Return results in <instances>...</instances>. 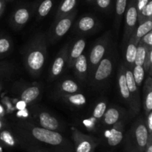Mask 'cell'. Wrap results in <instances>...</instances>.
<instances>
[{"label": "cell", "mask_w": 152, "mask_h": 152, "mask_svg": "<svg viewBox=\"0 0 152 152\" xmlns=\"http://www.w3.org/2000/svg\"><path fill=\"white\" fill-rule=\"evenodd\" d=\"M13 132L19 148L28 152H74L71 141L58 132L28 123L18 125Z\"/></svg>", "instance_id": "1"}, {"label": "cell", "mask_w": 152, "mask_h": 152, "mask_svg": "<svg viewBox=\"0 0 152 152\" xmlns=\"http://www.w3.org/2000/svg\"><path fill=\"white\" fill-rule=\"evenodd\" d=\"M46 56V39L43 34H38L28 43L24 53V62L27 71L34 77L39 75L44 68Z\"/></svg>", "instance_id": "2"}, {"label": "cell", "mask_w": 152, "mask_h": 152, "mask_svg": "<svg viewBox=\"0 0 152 152\" xmlns=\"http://www.w3.org/2000/svg\"><path fill=\"white\" fill-rule=\"evenodd\" d=\"M145 120L138 118L123 138L124 152H143L149 137Z\"/></svg>", "instance_id": "3"}, {"label": "cell", "mask_w": 152, "mask_h": 152, "mask_svg": "<svg viewBox=\"0 0 152 152\" xmlns=\"http://www.w3.org/2000/svg\"><path fill=\"white\" fill-rule=\"evenodd\" d=\"M111 36L109 32L105 33L104 35L99 37L92 46L89 53L88 59V77L91 76L96 65L99 64L101 59L105 56L109 49L111 45Z\"/></svg>", "instance_id": "4"}, {"label": "cell", "mask_w": 152, "mask_h": 152, "mask_svg": "<svg viewBox=\"0 0 152 152\" xmlns=\"http://www.w3.org/2000/svg\"><path fill=\"white\" fill-rule=\"evenodd\" d=\"M114 56L108 49V52L100 60L94 71L92 73L91 79V84L94 86H99L103 85L110 77L114 70Z\"/></svg>", "instance_id": "5"}, {"label": "cell", "mask_w": 152, "mask_h": 152, "mask_svg": "<svg viewBox=\"0 0 152 152\" xmlns=\"http://www.w3.org/2000/svg\"><path fill=\"white\" fill-rule=\"evenodd\" d=\"M71 136L74 152H95L100 144V140L96 137L86 134L75 127H71Z\"/></svg>", "instance_id": "6"}, {"label": "cell", "mask_w": 152, "mask_h": 152, "mask_svg": "<svg viewBox=\"0 0 152 152\" xmlns=\"http://www.w3.org/2000/svg\"><path fill=\"white\" fill-rule=\"evenodd\" d=\"M125 29L123 34V47H126L129 38L137 26V0H130L125 12Z\"/></svg>", "instance_id": "7"}, {"label": "cell", "mask_w": 152, "mask_h": 152, "mask_svg": "<svg viewBox=\"0 0 152 152\" xmlns=\"http://www.w3.org/2000/svg\"><path fill=\"white\" fill-rule=\"evenodd\" d=\"M125 74H126V83L131 97V103L129 105L130 112L132 116L135 117L139 114L140 110V96L139 90L135 83L132 71L126 65H125Z\"/></svg>", "instance_id": "8"}, {"label": "cell", "mask_w": 152, "mask_h": 152, "mask_svg": "<svg viewBox=\"0 0 152 152\" xmlns=\"http://www.w3.org/2000/svg\"><path fill=\"white\" fill-rule=\"evenodd\" d=\"M76 16V11L73 10L71 13L56 19L54 25L51 29V33L49 34V41L50 42H54L58 41L59 39L62 38L63 36L71 28L74 19Z\"/></svg>", "instance_id": "9"}, {"label": "cell", "mask_w": 152, "mask_h": 152, "mask_svg": "<svg viewBox=\"0 0 152 152\" xmlns=\"http://www.w3.org/2000/svg\"><path fill=\"white\" fill-rule=\"evenodd\" d=\"M125 135V124L123 120H120L111 126L109 130L103 134L102 142L109 148H116L123 142Z\"/></svg>", "instance_id": "10"}, {"label": "cell", "mask_w": 152, "mask_h": 152, "mask_svg": "<svg viewBox=\"0 0 152 152\" xmlns=\"http://www.w3.org/2000/svg\"><path fill=\"white\" fill-rule=\"evenodd\" d=\"M68 53H69V47L68 45H65L61 49L52 65L50 71V79H55L60 75L67 64Z\"/></svg>", "instance_id": "11"}, {"label": "cell", "mask_w": 152, "mask_h": 152, "mask_svg": "<svg viewBox=\"0 0 152 152\" xmlns=\"http://www.w3.org/2000/svg\"><path fill=\"white\" fill-rule=\"evenodd\" d=\"M37 120L39 126L43 129L58 132L61 130V124L59 120L50 113L46 111L39 113Z\"/></svg>", "instance_id": "12"}, {"label": "cell", "mask_w": 152, "mask_h": 152, "mask_svg": "<svg viewBox=\"0 0 152 152\" xmlns=\"http://www.w3.org/2000/svg\"><path fill=\"white\" fill-rule=\"evenodd\" d=\"M31 13L29 9L25 7H19L12 15L10 25L14 29H19L28 22Z\"/></svg>", "instance_id": "13"}, {"label": "cell", "mask_w": 152, "mask_h": 152, "mask_svg": "<svg viewBox=\"0 0 152 152\" xmlns=\"http://www.w3.org/2000/svg\"><path fill=\"white\" fill-rule=\"evenodd\" d=\"M0 144L7 149L11 150L19 148V140L14 132L4 128L0 132Z\"/></svg>", "instance_id": "14"}, {"label": "cell", "mask_w": 152, "mask_h": 152, "mask_svg": "<svg viewBox=\"0 0 152 152\" xmlns=\"http://www.w3.org/2000/svg\"><path fill=\"white\" fill-rule=\"evenodd\" d=\"M97 20L94 16L86 15L80 18L77 24V30L82 34H90L98 27Z\"/></svg>", "instance_id": "15"}, {"label": "cell", "mask_w": 152, "mask_h": 152, "mask_svg": "<svg viewBox=\"0 0 152 152\" xmlns=\"http://www.w3.org/2000/svg\"><path fill=\"white\" fill-rule=\"evenodd\" d=\"M73 68H74L75 74L79 80L85 81L88 77V62L86 55L82 53L76 59Z\"/></svg>", "instance_id": "16"}, {"label": "cell", "mask_w": 152, "mask_h": 152, "mask_svg": "<svg viewBox=\"0 0 152 152\" xmlns=\"http://www.w3.org/2000/svg\"><path fill=\"white\" fill-rule=\"evenodd\" d=\"M86 46V41L85 39L80 38L73 45L72 48L70 50V53H68V61H67V65L68 68H72L76 59L83 53L85 48Z\"/></svg>", "instance_id": "17"}, {"label": "cell", "mask_w": 152, "mask_h": 152, "mask_svg": "<svg viewBox=\"0 0 152 152\" xmlns=\"http://www.w3.org/2000/svg\"><path fill=\"white\" fill-rule=\"evenodd\" d=\"M118 86L122 98L129 106L131 103V97L129 88H128L127 83H126V74H125V65H120V69H119Z\"/></svg>", "instance_id": "18"}, {"label": "cell", "mask_w": 152, "mask_h": 152, "mask_svg": "<svg viewBox=\"0 0 152 152\" xmlns=\"http://www.w3.org/2000/svg\"><path fill=\"white\" fill-rule=\"evenodd\" d=\"M123 111L116 107H111L106 109L102 118V123L106 126H112L121 120Z\"/></svg>", "instance_id": "19"}, {"label": "cell", "mask_w": 152, "mask_h": 152, "mask_svg": "<svg viewBox=\"0 0 152 152\" xmlns=\"http://www.w3.org/2000/svg\"><path fill=\"white\" fill-rule=\"evenodd\" d=\"M152 30V20L148 19V20H145V22H142V23L139 24L137 26L136 29L132 34L131 37L129 38V40L133 42L138 44L140 40V39L148 34V32L151 31Z\"/></svg>", "instance_id": "20"}, {"label": "cell", "mask_w": 152, "mask_h": 152, "mask_svg": "<svg viewBox=\"0 0 152 152\" xmlns=\"http://www.w3.org/2000/svg\"><path fill=\"white\" fill-rule=\"evenodd\" d=\"M41 94V88L38 86H28L20 94V99L25 103H31L37 100Z\"/></svg>", "instance_id": "21"}, {"label": "cell", "mask_w": 152, "mask_h": 152, "mask_svg": "<svg viewBox=\"0 0 152 152\" xmlns=\"http://www.w3.org/2000/svg\"><path fill=\"white\" fill-rule=\"evenodd\" d=\"M143 107L145 116L152 111V80L148 77L143 88Z\"/></svg>", "instance_id": "22"}, {"label": "cell", "mask_w": 152, "mask_h": 152, "mask_svg": "<svg viewBox=\"0 0 152 152\" xmlns=\"http://www.w3.org/2000/svg\"><path fill=\"white\" fill-rule=\"evenodd\" d=\"M128 4V0H117L115 6V19H114V27L117 32L120 29V24L124 16L126 7Z\"/></svg>", "instance_id": "23"}, {"label": "cell", "mask_w": 152, "mask_h": 152, "mask_svg": "<svg viewBox=\"0 0 152 152\" xmlns=\"http://www.w3.org/2000/svg\"><path fill=\"white\" fill-rule=\"evenodd\" d=\"M77 3V0H62L56 14V19L71 13L75 8Z\"/></svg>", "instance_id": "24"}, {"label": "cell", "mask_w": 152, "mask_h": 152, "mask_svg": "<svg viewBox=\"0 0 152 152\" xmlns=\"http://www.w3.org/2000/svg\"><path fill=\"white\" fill-rule=\"evenodd\" d=\"M137 45L138 44H136V43L129 40L126 46V65L130 68H133V65H134V60L135 57H136L137 46Z\"/></svg>", "instance_id": "25"}, {"label": "cell", "mask_w": 152, "mask_h": 152, "mask_svg": "<svg viewBox=\"0 0 152 152\" xmlns=\"http://www.w3.org/2000/svg\"><path fill=\"white\" fill-rule=\"evenodd\" d=\"M63 98L66 102L76 107H81L86 105V98L82 93H75L71 94L63 95Z\"/></svg>", "instance_id": "26"}, {"label": "cell", "mask_w": 152, "mask_h": 152, "mask_svg": "<svg viewBox=\"0 0 152 152\" xmlns=\"http://www.w3.org/2000/svg\"><path fill=\"white\" fill-rule=\"evenodd\" d=\"M150 48H151L145 45L142 42H139L137 46V53L134 60V65H142L143 66L145 59Z\"/></svg>", "instance_id": "27"}, {"label": "cell", "mask_w": 152, "mask_h": 152, "mask_svg": "<svg viewBox=\"0 0 152 152\" xmlns=\"http://www.w3.org/2000/svg\"><path fill=\"white\" fill-rule=\"evenodd\" d=\"M59 89L65 94L77 93L79 91V86L76 82L71 80H65L61 83Z\"/></svg>", "instance_id": "28"}, {"label": "cell", "mask_w": 152, "mask_h": 152, "mask_svg": "<svg viewBox=\"0 0 152 152\" xmlns=\"http://www.w3.org/2000/svg\"><path fill=\"white\" fill-rule=\"evenodd\" d=\"M152 19V0H149L148 4L137 13V24L142 23L145 20Z\"/></svg>", "instance_id": "29"}, {"label": "cell", "mask_w": 152, "mask_h": 152, "mask_svg": "<svg viewBox=\"0 0 152 152\" xmlns=\"http://www.w3.org/2000/svg\"><path fill=\"white\" fill-rule=\"evenodd\" d=\"M13 45L10 38L7 37H0V59L9 54Z\"/></svg>", "instance_id": "30"}, {"label": "cell", "mask_w": 152, "mask_h": 152, "mask_svg": "<svg viewBox=\"0 0 152 152\" xmlns=\"http://www.w3.org/2000/svg\"><path fill=\"white\" fill-rule=\"evenodd\" d=\"M53 5V0H43L37 9V16L39 19L44 18L50 11Z\"/></svg>", "instance_id": "31"}, {"label": "cell", "mask_w": 152, "mask_h": 152, "mask_svg": "<svg viewBox=\"0 0 152 152\" xmlns=\"http://www.w3.org/2000/svg\"><path fill=\"white\" fill-rule=\"evenodd\" d=\"M133 77L135 83L138 88L142 86L145 77V70L142 65H134L133 66Z\"/></svg>", "instance_id": "32"}, {"label": "cell", "mask_w": 152, "mask_h": 152, "mask_svg": "<svg viewBox=\"0 0 152 152\" xmlns=\"http://www.w3.org/2000/svg\"><path fill=\"white\" fill-rule=\"evenodd\" d=\"M107 109L106 101H100L96 105L93 111V117L96 120L102 119Z\"/></svg>", "instance_id": "33"}, {"label": "cell", "mask_w": 152, "mask_h": 152, "mask_svg": "<svg viewBox=\"0 0 152 152\" xmlns=\"http://www.w3.org/2000/svg\"><path fill=\"white\" fill-rule=\"evenodd\" d=\"M96 6L102 11H107L110 8L111 0H96Z\"/></svg>", "instance_id": "34"}, {"label": "cell", "mask_w": 152, "mask_h": 152, "mask_svg": "<svg viewBox=\"0 0 152 152\" xmlns=\"http://www.w3.org/2000/svg\"><path fill=\"white\" fill-rule=\"evenodd\" d=\"M140 42H142L143 44H145V45L148 46L149 48H152V32L150 31L148 34H146L145 35H144L142 38L140 40Z\"/></svg>", "instance_id": "35"}, {"label": "cell", "mask_w": 152, "mask_h": 152, "mask_svg": "<svg viewBox=\"0 0 152 152\" xmlns=\"http://www.w3.org/2000/svg\"><path fill=\"white\" fill-rule=\"evenodd\" d=\"M145 123H146V126L148 131V134H149V135H152V111L148 113L146 115Z\"/></svg>", "instance_id": "36"}, {"label": "cell", "mask_w": 152, "mask_h": 152, "mask_svg": "<svg viewBox=\"0 0 152 152\" xmlns=\"http://www.w3.org/2000/svg\"><path fill=\"white\" fill-rule=\"evenodd\" d=\"M149 0H137V13L143 9V7L148 4Z\"/></svg>", "instance_id": "37"}, {"label": "cell", "mask_w": 152, "mask_h": 152, "mask_svg": "<svg viewBox=\"0 0 152 152\" xmlns=\"http://www.w3.org/2000/svg\"><path fill=\"white\" fill-rule=\"evenodd\" d=\"M143 152H152V136L149 137V139H148Z\"/></svg>", "instance_id": "38"}, {"label": "cell", "mask_w": 152, "mask_h": 152, "mask_svg": "<svg viewBox=\"0 0 152 152\" xmlns=\"http://www.w3.org/2000/svg\"><path fill=\"white\" fill-rule=\"evenodd\" d=\"M7 70V67L4 63H0V74H2Z\"/></svg>", "instance_id": "39"}, {"label": "cell", "mask_w": 152, "mask_h": 152, "mask_svg": "<svg viewBox=\"0 0 152 152\" xmlns=\"http://www.w3.org/2000/svg\"><path fill=\"white\" fill-rule=\"evenodd\" d=\"M4 3L3 1V0H0V16L2 14V13L4 12Z\"/></svg>", "instance_id": "40"}, {"label": "cell", "mask_w": 152, "mask_h": 152, "mask_svg": "<svg viewBox=\"0 0 152 152\" xmlns=\"http://www.w3.org/2000/svg\"><path fill=\"white\" fill-rule=\"evenodd\" d=\"M4 126H5V124H4V122L3 121L2 119H1V117H0V132H1V131L2 130V129H4V128H5V127H4Z\"/></svg>", "instance_id": "41"}, {"label": "cell", "mask_w": 152, "mask_h": 152, "mask_svg": "<svg viewBox=\"0 0 152 152\" xmlns=\"http://www.w3.org/2000/svg\"><path fill=\"white\" fill-rule=\"evenodd\" d=\"M3 113H4V109H3V108L1 107V105H0V117L2 115Z\"/></svg>", "instance_id": "42"}, {"label": "cell", "mask_w": 152, "mask_h": 152, "mask_svg": "<svg viewBox=\"0 0 152 152\" xmlns=\"http://www.w3.org/2000/svg\"><path fill=\"white\" fill-rule=\"evenodd\" d=\"M3 151H4V148H3L2 145L0 144V152H3Z\"/></svg>", "instance_id": "43"}, {"label": "cell", "mask_w": 152, "mask_h": 152, "mask_svg": "<svg viewBox=\"0 0 152 152\" xmlns=\"http://www.w3.org/2000/svg\"><path fill=\"white\" fill-rule=\"evenodd\" d=\"M1 88H2V86H1V83H0V92H1Z\"/></svg>", "instance_id": "44"}, {"label": "cell", "mask_w": 152, "mask_h": 152, "mask_svg": "<svg viewBox=\"0 0 152 152\" xmlns=\"http://www.w3.org/2000/svg\"><path fill=\"white\" fill-rule=\"evenodd\" d=\"M86 1H94V0H86Z\"/></svg>", "instance_id": "45"}]
</instances>
